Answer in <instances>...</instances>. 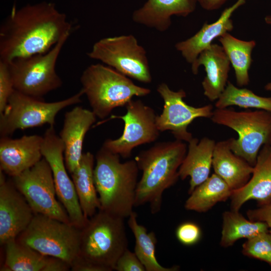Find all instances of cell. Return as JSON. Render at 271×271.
Returning <instances> with one entry per match:
<instances>
[{"instance_id":"4","label":"cell","mask_w":271,"mask_h":271,"mask_svg":"<svg viewBox=\"0 0 271 271\" xmlns=\"http://www.w3.org/2000/svg\"><path fill=\"white\" fill-rule=\"evenodd\" d=\"M124 219L98 210L80 229L78 257L102 271L114 270L117 260L128 248Z\"/></svg>"},{"instance_id":"33","label":"cell","mask_w":271,"mask_h":271,"mask_svg":"<svg viewBox=\"0 0 271 271\" xmlns=\"http://www.w3.org/2000/svg\"><path fill=\"white\" fill-rule=\"evenodd\" d=\"M176 235L182 244L185 245H192L199 241L201 237V230L196 223L186 222L177 227Z\"/></svg>"},{"instance_id":"3","label":"cell","mask_w":271,"mask_h":271,"mask_svg":"<svg viewBox=\"0 0 271 271\" xmlns=\"http://www.w3.org/2000/svg\"><path fill=\"white\" fill-rule=\"evenodd\" d=\"M120 157L102 146L95 156L93 173L99 210L125 219L135 207L139 169L135 160L121 163Z\"/></svg>"},{"instance_id":"24","label":"cell","mask_w":271,"mask_h":271,"mask_svg":"<svg viewBox=\"0 0 271 271\" xmlns=\"http://www.w3.org/2000/svg\"><path fill=\"white\" fill-rule=\"evenodd\" d=\"M94 159L90 152L83 153L79 165L71 174L81 210L87 219L100 208L94 179Z\"/></svg>"},{"instance_id":"35","label":"cell","mask_w":271,"mask_h":271,"mask_svg":"<svg viewBox=\"0 0 271 271\" xmlns=\"http://www.w3.org/2000/svg\"><path fill=\"white\" fill-rule=\"evenodd\" d=\"M246 215L249 220L264 222L269 228H271V202L259 208L248 210Z\"/></svg>"},{"instance_id":"13","label":"cell","mask_w":271,"mask_h":271,"mask_svg":"<svg viewBox=\"0 0 271 271\" xmlns=\"http://www.w3.org/2000/svg\"><path fill=\"white\" fill-rule=\"evenodd\" d=\"M43 137L41 152L51 169L57 196L66 210L71 223L81 229L87 222L81 210L75 188L67 173L64 160V145L50 126Z\"/></svg>"},{"instance_id":"21","label":"cell","mask_w":271,"mask_h":271,"mask_svg":"<svg viewBox=\"0 0 271 271\" xmlns=\"http://www.w3.org/2000/svg\"><path fill=\"white\" fill-rule=\"evenodd\" d=\"M245 2V0H237L234 5L225 9L216 21L204 24L192 37L177 43L175 46L177 50L181 52L188 63L193 64L200 54L211 46L214 39L233 30L230 17L233 12Z\"/></svg>"},{"instance_id":"39","label":"cell","mask_w":271,"mask_h":271,"mask_svg":"<svg viewBox=\"0 0 271 271\" xmlns=\"http://www.w3.org/2000/svg\"><path fill=\"white\" fill-rule=\"evenodd\" d=\"M264 89L266 90L271 91V82L266 84L264 86Z\"/></svg>"},{"instance_id":"14","label":"cell","mask_w":271,"mask_h":271,"mask_svg":"<svg viewBox=\"0 0 271 271\" xmlns=\"http://www.w3.org/2000/svg\"><path fill=\"white\" fill-rule=\"evenodd\" d=\"M157 90L164 103L161 114L156 116L158 129L160 132L169 130L176 140L188 143L193 138L187 129L188 126L197 118H210L213 111V106L189 105L183 100L186 96L183 89L173 91L164 82L160 84Z\"/></svg>"},{"instance_id":"11","label":"cell","mask_w":271,"mask_h":271,"mask_svg":"<svg viewBox=\"0 0 271 271\" xmlns=\"http://www.w3.org/2000/svg\"><path fill=\"white\" fill-rule=\"evenodd\" d=\"M12 181L35 214L71 223L66 210L56 199L52 172L45 158L43 157L31 168L12 177Z\"/></svg>"},{"instance_id":"30","label":"cell","mask_w":271,"mask_h":271,"mask_svg":"<svg viewBox=\"0 0 271 271\" xmlns=\"http://www.w3.org/2000/svg\"><path fill=\"white\" fill-rule=\"evenodd\" d=\"M232 105L253 108L271 112V97L259 96L247 88H239L228 81L225 88L215 104L216 108H225Z\"/></svg>"},{"instance_id":"29","label":"cell","mask_w":271,"mask_h":271,"mask_svg":"<svg viewBox=\"0 0 271 271\" xmlns=\"http://www.w3.org/2000/svg\"><path fill=\"white\" fill-rule=\"evenodd\" d=\"M3 246L5 258L1 271H43L47 256L21 243L16 238Z\"/></svg>"},{"instance_id":"7","label":"cell","mask_w":271,"mask_h":271,"mask_svg":"<svg viewBox=\"0 0 271 271\" xmlns=\"http://www.w3.org/2000/svg\"><path fill=\"white\" fill-rule=\"evenodd\" d=\"M80 229L71 223L35 214L16 238L40 253L60 258L71 266L79 255Z\"/></svg>"},{"instance_id":"12","label":"cell","mask_w":271,"mask_h":271,"mask_svg":"<svg viewBox=\"0 0 271 271\" xmlns=\"http://www.w3.org/2000/svg\"><path fill=\"white\" fill-rule=\"evenodd\" d=\"M123 115H112L110 118H119L124 121L122 135L118 139H107L102 147L123 158H129L133 149L142 145L155 142L159 137L156 118L157 114L151 107L140 100H131L125 105Z\"/></svg>"},{"instance_id":"36","label":"cell","mask_w":271,"mask_h":271,"mask_svg":"<svg viewBox=\"0 0 271 271\" xmlns=\"http://www.w3.org/2000/svg\"><path fill=\"white\" fill-rule=\"evenodd\" d=\"M71 270V265L64 260L53 256H47L43 271H68Z\"/></svg>"},{"instance_id":"27","label":"cell","mask_w":271,"mask_h":271,"mask_svg":"<svg viewBox=\"0 0 271 271\" xmlns=\"http://www.w3.org/2000/svg\"><path fill=\"white\" fill-rule=\"evenodd\" d=\"M218 40L234 70L237 85H247L249 82L248 71L252 62L251 53L255 42L239 40L228 33L220 37Z\"/></svg>"},{"instance_id":"10","label":"cell","mask_w":271,"mask_h":271,"mask_svg":"<svg viewBox=\"0 0 271 271\" xmlns=\"http://www.w3.org/2000/svg\"><path fill=\"white\" fill-rule=\"evenodd\" d=\"M87 55L129 78L144 83L152 81L146 51L132 35L102 38Z\"/></svg>"},{"instance_id":"25","label":"cell","mask_w":271,"mask_h":271,"mask_svg":"<svg viewBox=\"0 0 271 271\" xmlns=\"http://www.w3.org/2000/svg\"><path fill=\"white\" fill-rule=\"evenodd\" d=\"M232 192L228 184L214 173L190 194L185 208L187 210L206 212L217 203L230 198Z\"/></svg>"},{"instance_id":"40","label":"cell","mask_w":271,"mask_h":271,"mask_svg":"<svg viewBox=\"0 0 271 271\" xmlns=\"http://www.w3.org/2000/svg\"><path fill=\"white\" fill-rule=\"evenodd\" d=\"M268 232H269V233H270V234L271 235V228L269 229Z\"/></svg>"},{"instance_id":"20","label":"cell","mask_w":271,"mask_h":271,"mask_svg":"<svg viewBox=\"0 0 271 271\" xmlns=\"http://www.w3.org/2000/svg\"><path fill=\"white\" fill-rule=\"evenodd\" d=\"M197 0H148L134 11L132 18L138 24L159 32L167 30L173 16L186 17L193 13Z\"/></svg>"},{"instance_id":"17","label":"cell","mask_w":271,"mask_h":271,"mask_svg":"<svg viewBox=\"0 0 271 271\" xmlns=\"http://www.w3.org/2000/svg\"><path fill=\"white\" fill-rule=\"evenodd\" d=\"M96 117L92 110L81 106H76L65 114L59 137L64 145L65 163L70 174L79 165L85 136Z\"/></svg>"},{"instance_id":"34","label":"cell","mask_w":271,"mask_h":271,"mask_svg":"<svg viewBox=\"0 0 271 271\" xmlns=\"http://www.w3.org/2000/svg\"><path fill=\"white\" fill-rule=\"evenodd\" d=\"M117 271H146L134 252L126 249L117 260L114 269Z\"/></svg>"},{"instance_id":"2","label":"cell","mask_w":271,"mask_h":271,"mask_svg":"<svg viewBox=\"0 0 271 271\" xmlns=\"http://www.w3.org/2000/svg\"><path fill=\"white\" fill-rule=\"evenodd\" d=\"M187 152L183 141L156 143L135 157L142 172L136 189L135 207L148 203L152 214L160 212L164 191L179 178V169Z\"/></svg>"},{"instance_id":"19","label":"cell","mask_w":271,"mask_h":271,"mask_svg":"<svg viewBox=\"0 0 271 271\" xmlns=\"http://www.w3.org/2000/svg\"><path fill=\"white\" fill-rule=\"evenodd\" d=\"M230 64L222 46L212 44L200 54L191 65L192 72L195 75L198 74L199 66H204L206 75L202 85L204 94L209 100H217L225 88Z\"/></svg>"},{"instance_id":"22","label":"cell","mask_w":271,"mask_h":271,"mask_svg":"<svg viewBox=\"0 0 271 271\" xmlns=\"http://www.w3.org/2000/svg\"><path fill=\"white\" fill-rule=\"evenodd\" d=\"M188 143V151L178 173L182 180L190 177V194L209 177L216 143L214 140L204 137L200 141L193 138Z\"/></svg>"},{"instance_id":"8","label":"cell","mask_w":271,"mask_h":271,"mask_svg":"<svg viewBox=\"0 0 271 271\" xmlns=\"http://www.w3.org/2000/svg\"><path fill=\"white\" fill-rule=\"evenodd\" d=\"M71 33L64 35L48 52L15 59L9 62V70L15 90L26 95L42 98L60 87L62 81L56 65L61 50Z\"/></svg>"},{"instance_id":"37","label":"cell","mask_w":271,"mask_h":271,"mask_svg":"<svg viewBox=\"0 0 271 271\" xmlns=\"http://www.w3.org/2000/svg\"><path fill=\"white\" fill-rule=\"evenodd\" d=\"M227 0H197L206 10L213 11L219 9Z\"/></svg>"},{"instance_id":"28","label":"cell","mask_w":271,"mask_h":271,"mask_svg":"<svg viewBox=\"0 0 271 271\" xmlns=\"http://www.w3.org/2000/svg\"><path fill=\"white\" fill-rule=\"evenodd\" d=\"M222 228L220 244L228 247L238 240L248 239L269 230L264 222L246 219L239 211H226L222 215Z\"/></svg>"},{"instance_id":"9","label":"cell","mask_w":271,"mask_h":271,"mask_svg":"<svg viewBox=\"0 0 271 271\" xmlns=\"http://www.w3.org/2000/svg\"><path fill=\"white\" fill-rule=\"evenodd\" d=\"M84 95L81 89L66 99L51 102L30 96L16 90L0 114L1 137H9L17 129L48 124L54 126L57 114L65 107L79 103Z\"/></svg>"},{"instance_id":"6","label":"cell","mask_w":271,"mask_h":271,"mask_svg":"<svg viewBox=\"0 0 271 271\" xmlns=\"http://www.w3.org/2000/svg\"><path fill=\"white\" fill-rule=\"evenodd\" d=\"M214 123L237 132V139L230 138L232 151L254 166L259 152L265 145L271 144V112L262 109L237 111L216 108L210 118Z\"/></svg>"},{"instance_id":"15","label":"cell","mask_w":271,"mask_h":271,"mask_svg":"<svg viewBox=\"0 0 271 271\" xmlns=\"http://www.w3.org/2000/svg\"><path fill=\"white\" fill-rule=\"evenodd\" d=\"M35 213L13 183L0 172V244L15 239L29 225Z\"/></svg>"},{"instance_id":"32","label":"cell","mask_w":271,"mask_h":271,"mask_svg":"<svg viewBox=\"0 0 271 271\" xmlns=\"http://www.w3.org/2000/svg\"><path fill=\"white\" fill-rule=\"evenodd\" d=\"M14 90L8 63L0 60V114L5 110Z\"/></svg>"},{"instance_id":"31","label":"cell","mask_w":271,"mask_h":271,"mask_svg":"<svg viewBox=\"0 0 271 271\" xmlns=\"http://www.w3.org/2000/svg\"><path fill=\"white\" fill-rule=\"evenodd\" d=\"M242 253L263 261L271 266V235L268 231L247 239L242 244Z\"/></svg>"},{"instance_id":"38","label":"cell","mask_w":271,"mask_h":271,"mask_svg":"<svg viewBox=\"0 0 271 271\" xmlns=\"http://www.w3.org/2000/svg\"><path fill=\"white\" fill-rule=\"evenodd\" d=\"M264 20L266 23L271 25V16L265 17Z\"/></svg>"},{"instance_id":"23","label":"cell","mask_w":271,"mask_h":271,"mask_svg":"<svg viewBox=\"0 0 271 271\" xmlns=\"http://www.w3.org/2000/svg\"><path fill=\"white\" fill-rule=\"evenodd\" d=\"M214 173L220 177L233 191L249 181L254 168L231 149L230 138L216 143L212 165Z\"/></svg>"},{"instance_id":"5","label":"cell","mask_w":271,"mask_h":271,"mask_svg":"<svg viewBox=\"0 0 271 271\" xmlns=\"http://www.w3.org/2000/svg\"><path fill=\"white\" fill-rule=\"evenodd\" d=\"M80 82L91 110L97 117L102 119L115 108L125 106L133 96H147L151 91L101 63L88 66L81 74Z\"/></svg>"},{"instance_id":"1","label":"cell","mask_w":271,"mask_h":271,"mask_svg":"<svg viewBox=\"0 0 271 271\" xmlns=\"http://www.w3.org/2000/svg\"><path fill=\"white\" fill-rule=\"evenodd\" d=\"M72 30L66 15L53 3L14 6L0 26V60L46 53Z\"/></svg>"},{"instance_id":"16","label":"cell","mask_w":271,"mask_h":271,"mask_svg":"<svg viewBox=\"0 0 271 271\" xmlns=\"http://www.w3.org/2000/svg\"><path fill=\"white\" fill-rule=\"evenodd\" d=\"M43 137L36 134L16 139L1 137L0 170L13 177L33 167L43 157Z\"/></svg>"},{"instance_id":"26","label":"cell","mask_w":271,"mask_h":271,"mask_svg":"<svg viewBox=\"0 0 271 271\" xmlns=\"http://www.w3.org/2000/svg\"><path fill=\"white\" fill-rule=\"evenodd\" d=\"M128 225L135 238L134 252L144 266L146 271H177L178 266L166 267L159 263L156 256L157 239L153 231L138 223L137 214L132 211L129 216Z\"/></svg>"},{"instance_id":"18","label":"cell","mask_w":271,"mask_h":271,"mask_svg":"<svg viewBox=\"0 0 271 271\" xmlns=\"http://www.w3.org/2000/svg\"><path fill=\"white\" fill-rule=\"evenodd\" d=\"M253 168L248 182L233 191L230 198L231 210L239 211L250 200L256 201L259 206L271 202V144L261 147Z\"/></svg>"}]
</instances>
